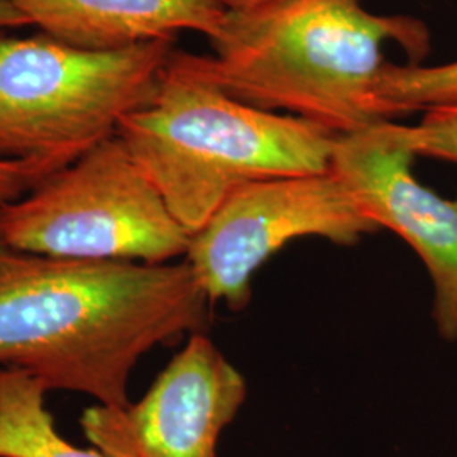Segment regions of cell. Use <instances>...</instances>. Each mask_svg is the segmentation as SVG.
<instances>
[{
	"mask_svg": "<svg viewBox=\"0 0 457 457\" xmlns=\"http://www.w3.org/2000/svg\"><path fill=\"white\" fill-rule=\"evenodd\" d=\"M383 129L415 158L425 156L457 166V100L425 111L419 124L383 120Z\"/></svg>",
	"mask_w": 457,
	"mask_h": 457,
	"instance_id": "obj_12",
	"label": "cell"
},
{
	"mask_svg": "<svg viewBox=\"0 0 457 457\" xmlns=\"http://www.w3.org/2000/svg\"><path fill=\"white\" fill-rule=\"evenodd\" d=\"M175 39L112 51L0 36V160L49 175L114 137L153 98Z\"/></svg>",
	"mask_w": 457,
	"mask_h": 457,
	"instance_id": "obj_4",
	"label": "cell"
},
{
	"mask_svg": "<svg viewBox=\"0 0 457 457\" xmlns=\"http://www.w3.org/2000/svg\"><path fill=\"white\" fill-rule=\"evenodd\" d=\"M245 398V376L195 332L137 403H97L83 411L80 428L109 457H217L219 439Z\"/></svg>",
	"mask_w": 457,
	"mask_h": 457,
	"instance_id": "obj_7",
	"label": "cell"
},
{
	"mask_svg": "<svg viewBox=\"0 0 457 457\" xmlns=\"http://www.w3.org/2000/svg\"><path fill=\"white\" fill-rule=\"evenodd\" d=\"M43 181L31 164L0 160V207L16 202Z\"/></svg>",
	"mask_w": 457,
	"mask_h": 457,
	"instance_id": "obj_13",
	"label": "cell"
},
{
	"mask_svg": "<svg viewBox=\"0 0 457 457\" xmlns=\"http://www.w3.org/2000/svg\"><path fill=\"white\" fill-rule=\"evenodd\" d=\"M379 228L332 170L249 183L192 234L185 262L211 300L243 311L254 273L300 237L354 245Z\"/></svg>",
	"mask_w": 457,
	"mask_h": 457,
	"instance_id": "obj_6",
	"label": "cell"
},
{
	"mask_svg": "<svg viewBox=\"0 0 457 457\" xmlns=\"http://www.w3.org/2000/svg\"><path fill=\"white\" fill-rule=\"evenodd\" d=\"M31 26L75 48L112 51L175 39L181 31L219 37L228 9L219 0H7Z\"/></svg>",
	"mask_w": 457,
	"mask_h": 457,
	"instance_id": "obj_9",
	"label": "cell"
},
{
	"mask_svg": "<svg viewBox=\"0 0 457 457\" xmlns=\"http://www.w3.org/2000/svg\"><path fill=\"white\" fill-rule=\"evenodd\" d=\"M175 51L153 98L115 136L190 234L249 183L330 170L337 134L230 97Z\"/></svg>",
	"mask_w": 457,
	"mask_h": 457,
	"instance_id": "obj_3",
	"label": "cell"
},
{
	"mask_svg": "<svg viewBox=\"0 0 457 457\" xmlns=\"http://www.w3.org/2000/svg\"><path fill=\"white\" fill-rule=\"evenodd\" d=\"M213 56L175 51L198 79L264 111H288L337 136L383 122L375 88L385 46L411 65L430 51V34L410 16H379L362 0H271L228 12Z\"/></svg>",
	"mask_w": 457,
	"mask_h": 457,
	"instance_id": "obj_2",
	"label": "cell"
},
{
	"mask_svg": "<svg viewBox=\"0 0 457 457\" xmlns=\"http://www.w3.org/2000/svg\"><path fill=\"white\" fill-rule=\"evenodd\" d=\"M383 120L425 112L457 100V60L444 65L383 66L375 88Z\"/></svg>",
	"mask_w": 457,
	"mask_h": 457,
	"instance_id": "obj_11",
	"label": "cell"
},
{
	"mask_svg": "<svg viewBox=\"0 0 457 457\" xmlns=\"http://www.w3.org/2000/svg\"><path fill=\"white\" fill-rule=\"evenodd\" d=\"M24 26H31L29 19L21 14L7 0H0V29L24 28Z\"/></svg>",
	"mask_w": 457,
	"mask_h": 457,
	"instance_id": "obj_14",
	"label": "cell"
},
{
	"mask_svg": "<svg viewBox=\"0 0 457 457\" xmlns=\"http://www.w3.org/2000/svg\"><path fill=\"white\" fill-rule=\"evenodd\" d=\"M190 237L117 136L0 207V247L26 254L163 264Z\"/></svg>",
	"mask_w": 457,
	"mask_h": 457,
	"instance_id": "obj_5",
	"label": "cell"
},
{
	"mask_svg": "<svg viewBox=\"0 0 457 457\" xmlns=\"http://www.w3.org/2000/svg\"><path fill=\"white\" fill-rule=\"evenodd\" d=\"M207 298L188 262H83L0 247V368L98 405H131L128 385L158 345L202 332Z\"/></svg>",
	"mask_w": 457,
	"mask_h": 457,
	"instance_id": "obj_1",
	"label": "cell"
},
{
	"mask_svg": "<svg viewBox=\"0 0 457 457\" xmlns=\"http://www.w3.org/2000/svg\"><path fill=\"white\" fill-rule=\"evenodd\" d=\"M415 156L383 124L339 136L330 170L379 228L398 234L432 281V319L442 339L457 343V198H445L413 175Z\"/></svg>",
	"mask_w": 457,
	"mask_h": 457,
	"instance_id": "obj_8",
	"label": "cell"
},
{
	"mask_svg": "<svg viewBox=\"0 0 457 457\" xmlns=\"http://www.w3.org/2000/svg\"><path fill=\"white\" fill-rule=\"evenodd\" d=\"M46 393L33 376L0 368V457H109L66 441L46 409Z\"/></svg>",
	"mask_w": 457,
	"mask_h": 457,
	"instance_id": "obj_10",
	"label": "cell"
},
{
	"mask_svg": "<svg viewBox=\"0 0 457 457\" xmlns=\"http://www.w3.org/2000/svg\"><path fill=\"white\" fill-rule=\"evenodd\" d=\"M228 12H245L256 7H262L264 4L271 2V0H219Z\"/></svg>",
	"mask_w": 457,
	"mask_h": 457,
	"instance_id": "obj_15",
	"label": "cell"
}]
</instances>
